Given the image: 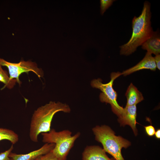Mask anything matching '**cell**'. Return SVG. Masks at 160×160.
I'll list each match as a JSON object with an SVG mask.
<instances>
[{
    "instance_id": "1",
    "label": "cell",
    "mask_w": 160,
    "mask_h": 160,
    "mask_svg": "<svg viewBox=\"0 0 160 160\" xmlns=\"http://www.w3.org/2000/svg\"><path fill=\"white\" fill-rule=\"evenodd\" d=\"M150 7L149 2L145 1L141 14L133 18L131 37L127 43L120 47V55H131L152 35L153 31L151 25Z\"/></svg>"
},
{
    "instance_id": "2",
    "label": "cell",
    "mask_w": 160,
    "mask_h": 160,
    "mask_svg": "<svg viewBox=\"0 0 160 160\" xmlns=\"http://www.w3.org/2000/svg\"><path fill=\"white\" fill-rule=\"evenodd\" d=\"M71 111L68 104L52 101L38 108L34 111L31 119L29 134L31 140L37 142L40 133L50 131L52 119L57 113H69Z\"/></svg>"
},
{
    "instance_id": "3",
    "label": "cell",
    "mask_w": 160,
    "mask_h": 160,
    "mask_svg": "<svg viewBox=\"0 0 160 160\" xmlns=\"http://www.w3.org/2000/svg\"><path fill=\"white\" fill-rule=\"evenodd\" d=\"M95 139L101 143L106 152L111 155L115 160H125L121 150L131 145L128 140L115 135L114 131L105 125L96 126L92 129Z\"/></svg>"
},
{
    "instance_id": "4",
    "label": "cell",
    "mask_w": 160,
    "mask_h": 160,
    "mask_svg": "<svg viewBox=\"0 0 160 160\" xmlns=\"http://www.w3.org/2000/svg\"><path fill=\"white\" fill-rule=\"evenodd\" d=\"M41 134L43 143L55 144V146L52 151L56 158L59 160H66L69 152L81 133L78 132L72 135V132L68 130L57 132L52 129Z\"/></svg>"
},
{
    "instance_id": "5",
    "label": "cell",
    "mask_w": 160,
    "mask_h": 160,
    "mask_svg": "<svg viewBox=\"0 0 160 160\" xmlns=\"http://www.w3.org/2000/svg\"><path fill=\"white\" fill-rule=\"evenodd\" d=\"M121 75L120 72L112 73L110 81L106 84L103 83L102 80L99 78L94 79L91 82L92 87L99 89L102 92L99 95L100 101L110 104L112 111L118 116L121 113L124 108L117 102V94L113 86L114 80Z\"/></svg>"
},
{
    "instance_id": "6",
    "label": "cell",
    "mask_w": 160,
    "mask_h": 160,
    "mask_svg": "<svg viewBox=\"0 0 160 160\" xmlns=\"http://www.w3.org/2000/svg\"><path fill=\"white\" fill-rule=\"evenodd\" d=\"M1 64L2 66H5L8 68L9 78L16 80L19 85L21 84V82L19 77L22 73H28L29 71H32L39 78L43 77L44 75L41 69L38 67L36 63L31 61L22 60L18 63H14L7 61L1 58Z\"/></svg>"
},
{
    "instance_id": "7",
    "label": "cell",
    "mask_w": 160,
    "mask_h": 160,
    "mask_svg": "<svg viewBox=\"0 0 160 160\" xmlns=\"http://www.w3.org/2000/svg\"><path fill=\"white\" fill-rule=\"evenodd\" d=\"M136 105L126 106L121 113L118 116V121L121 125H129L135 135L137 133L136 127V124L137 123L136 121Z\"/></svg>"
},
{
    "instance_id": "8",
    "label": "cell",
    "mask_w": 160,
    "mask_h": 160,
    "mask_svg": "<svg viewBox=\"0 0 160 160\" xmlns=\"http://www.w3.org/2000/svg\"><path fill=\"white\" fill-rule=\"evenodd\" d=\"M55 146L54 143H45L38 149L25 154H17L11 152L9 157L12 160H34L38 157L51 151Z\"/></svg>"
},
{
    "instance_id": "9",
    "label": "cell",
    "mask_w": 160,
    "mask_h": 160,
    "mask_svg": "<svg viewBox=\"0 0 160 160\" xmlns=\"http://www.w3.org/2000/svg\"><path fill=\"white\" fill-rule=\"evenodd\" d=\"M103 148L98 146H87L82 153V160H113L110 158Z\"/></svg>"
},
{
    "instance_id": "10",
    "label": "cell",
    "mask_w": 160,
    "mask_h": 160,
    "mask_svg": "<svg viewBox=\"0 0 160 160\" xmlns=\"http://www.w3.org/2000/svg\"><path fill=\"white\" fill-rule=\"evenodd\" d=\"M156 68L154 57L151 54L146 52L143 58L137 65L124 71L121 75L126 76L137 71L144 69L155 71Z\"/></svg>"
},
{
    "instance_id": "11",
    "label": "cell",
    "mask_w": 160,
    "mask_h": 160,
    "mask_svg": "<svg viewBox=\"0 0 160 160\" xmlns=\"http://www.w3.org/2000/svg\"><path fill=\"white\" fill-rule=\"evenodd\" d=\"M143 49L147 51V52L155 55L160 53V36L158 31L153 32L151 36L142 45Z\"/></svg>"
},
{
    "instance_id": "12",
    "label": "cell",
    "mask_w": 160,
    "mask_h": 160,
    "mask_svg": "<svg viewBox=\"0 0 160 160\" xmlns=\"http://www.w3.org/2000/svg\"><path fill=\"white\" fill-rule=\"evenodd\" d=\"M125 95L127 98L126 106L136 105L144 100L142 93L132 83L129 86Z\"/></svg>"
},
{
    "instance_id": "13",
    "label": "cell",
    "mask_w": 160,
    "mask_h": 160,
    "mask_svg": "<svg viewBox=\"0 0 160 160\" xmlns=\"http://www.w3.org/2000/svg\"><path fill=\"white\" fill-rule=\"evenodd\" d=\"M7 140L12 145L16 143L19 140L18 135L13 130L6 128H0V141Z\"/></svg>"
},
{
    "instance_id": "14",
    "label": "cell",
    "mask_w": 160,
    "mask_h": 160,
    "mask_svg": "<svg viewBox=\"0 0 160 160\" xmlns=\"http://www.w3.org/2000/svg\"><path fill=\"white\" fill-rule=\"evenodd\" d=\"M1 59L0 58V82L4 84V87L9 89L13 88L17 81L15 79H11L7 71L2 68Z\"/></svg>"
},
{
    "instance_id": "15",
    "label": "cell",
    "mask_w": 160,
    "mask_h": 160,
    "mask_svg": "<svg viewBox=\"0 0 160 160\" xmlns=\"http://www.w3.org/2000/svg\"><path fill=\"white\" fill-rule=\"evenodd\" d=\"M115 1L113 0H100V13L103 15L106 10L111 7Z\"/></svg>"
},
{
    "instance_id": "16",
    "label": "cell",
    "mask_w": 160,
    "mask_h": 160,
    "mask_svg": "<svg viewBox=\"0 0 160 160\" xmlns=\"http://www.w3.org/2000/svg\"><path fill=\"white\" fill-rule=\"evenodd\" d=\"M34 160H59L53 154L52 151L41 156Z\"/></svg>"
},
{
    "instance_id": "17",
    "label": "cell",
    "mask_w": 160,
    "mask_h": 160,
    "mask_svg": "<svg viewBox=\"0 0 160 160\" xmlns=\"http://www.w3.org/2000/svg\"><path fill=\"white\" fill-rule=\"evenodd\" d=\"M13 145L7 150L0 153V160H12L9 157L10 153L13 149Z\"/></svg>"
},
{
    "instance_id": "18",
    "label": "cell",
    "mask_w": 160,
    "mask_h": 160,
    "mask_svg": "<svg viewBox=\"0 0 160 160\" xmlns=\"http://www.w3.org/2000/svg\"><path fill=\"white\" fill-rule=\"evenodd\" d=\"M145 131L147 135L149 136H153L155 132L154 127L152 125H150L144 127Z\"/></svg>"
},
{
    "instance_id": "19",
    "label": "cell",
    "mask_w": 160,
    "mask_h": 160,
    "mask_svg": "<svg viewBox=\"0 0 160 160\" xmlns=\"http://www.w3.org/2000/svg\"><path fill=\"white\" fill-rule=\"evenodd\" d=\"M154 61L156 68L159 70L160 69V54L156 55L154 57Z\"/></svg>"
},
{
    "instance_id": "20",
    "label": "cell",
    "mask_w": 160,
    "mask_h": 160,
    "mask_svg": "<svg viewBox=\"0 0 160 160\" xmlns=\"http://www.w3.org/2000/svg\"><path fill=\"white\" fill-rule=\"evenodd\" d=\"M155 137L156 138L158 139H160V129H158L155 132Z\"/></svg>"
},
{
    "instance_id": "21",
    "label": "cell",
    "mask_w": 160,
    "mask_h": 160,
    "mask_svg": "<svg viewBox=\"0 0 160 160\" xmlns=\"http://www.w3.org/2000/svg\"><path fill=\"white\" fill-rule=\"evenodd\" d=\"M113 160H115L113 158Z\"/></svg>"
}]
</instances>
